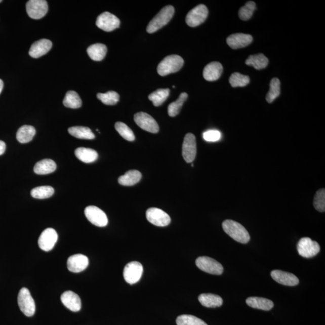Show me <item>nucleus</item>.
<instances>
[{
    "instance_id": "37",
    "label": "nucleus",
    "mask_w": 325,
    "mask_h": 325,
    "mask_svg": "<svg viewBox=\"0 0 325 325\" xmlns=\"http://www.w3.org/2000/svg\"><path fill=\"white\" fill-rule=\"evenodd\" d=\"M229 81L232 87H244L250 84V79L247 75L235 72L230 76Z\"/></svg>"
},
{
    "instance_id": "42",
    "label": "nucleus",
    "mask_w": 325,
    "mask_h": 325,
    "mask_svg": "<svg viewBox=\"0 0 325 325\" xmlns=\"http://www.w3.org/2000/svg\"><path fill=\"white\" fill-rule=\"evenodd\" d=\"M221 138V133L218 130H212L204 133L203 138L207 142H217Z\"/></svg>"
},
{
    "instance_id": "10",
    "label": "nucleus",
    "mask_w": 325,
    "mask_h": 325,
    "mask_svg": "<svg viewBox=\"0 0 325 325\" xmlns=\"http://www.w3.org/2000/svg\"><path fill=\"white\" fill-rule=\"evenodd\" d=\"M85 214L88 221L99 227H104L108 224L106 213L96 206H88L85 210Z\"/></svg>"
},
{
    "instance_id": "41",
    "label": "nucleus",
    "mask_w": 325,
    "mask_h": 325,
    "mask_svg": "<svg viewBox=\"0 0 325 325\" xmlns=\"http://www.w3.org/2000/svg\"><path fill=\"white\" fill-rule=\"evenodd\" d=\"M313 205L315 210L321 213L325 211V190H318L315 193Z\"/></svg>"
},
{
    "instance_id": "36",
    "label": "nucleus",
    "mask_w": 325,
    "mask_h": 325,
    "mask_svg": "<svg viewBox=\"0 0 325 325\" xmlns=\"http://www.w3.org/2000/svg\"><path fill=\"white\" fill-rule=\"evenodd\" d=\"M177 325H208L205 321L192 315L184 314L177 318Z\"/></svg>"
},
{
    "instance_id": "15",
    "label": "nucleus",
    "mask_w": 325,
    "mask_h": 325,
    "mask_svg": "<svg viewBox=\"0 0 325 325\" xmlns=\"http://www.w3.org/2000/svg\"><path fill=\"white\" fill-rule=\"evenodd\" d=\"M58 239V235L55 229L47 228L40 234L38 240V245L41 250L50 251L53 249Z\"/></svg>"
},
{
    "instance_id": "28",
    "label": "nucleus",
    "mask_w": 325,
    "mask_h": 325,
    "mask_svg": "<svg viewBox=\"0 0 325 325\" xmlns=\"http://www.w3.org/2000/svg\"><path fill=\"white\" fill-rule=\"evenodd\" d=\"M36 135V130L31 126H23L20 127L17 133V139L19 142L26 143L32 141Z\"/></svg>"
},
{
    "instance_id": "20",
    "label": "nucleus",
    "mask_w": 325,
    "mask_h": 325,
    "mask_svg": "<svg viewBox=\"0 0 325 325\" xmlns=\"http://www.w3.org/2000/svg\"><path fill=\"white\" fill-rule=\"evenodd\" d=\"M61 301L67 308L73 312H78L81 310L80 298L74 292L66 291L63 293L61 296Z\"/></svg>"
},
{
    "instance_id": "40",
    "label": "nucleus",
    "mask_w": 325,
    "mask_h": 325,
    "mask_svg": "<svg viewBox=\"0 0 325 325\" xmlns=\"http://www.w3.org/2000/svg\"><path fill=\"white\" fill-rule=\"evenodd\" d=\"M115 129L124 139L130 142L135 141V136L133 131L126 124L117 122L115 124Z\"/></svg>"
},
{
    "instance_id": "18",
    "label": "nucleus",
    "mask_w": 325,
    "mask_h": 325,
    "mask_svg": "<svg viewBox=\"0 0 325 325\" xmlns=\"http://www.w3.org/2000/svg\"><path fill=\"white\" fill-rule=\"evenodd\" d=\"M253 37L250 34L235 33L230 35L227 43L232 49H239L249 46L253 42Z\"/></svg>"
},
{
    "instance_id": "13",
    "label": "nucleus",
    "mask_w": 325,
    "mask_h": 325,
    "mask_svg": "<svg viewBox=\"0 0 325 325\" xmlns=\"http://www.w3.org/2000/svg\"><path fill=\"white\" fill-rule=\"evenodd\" d=\"M146 215L148 221L157 227H166L171 223L170 216L161 209H149L146 211Z\"/></svg>"
},
{
    "instance_id": "38",
    "label": "nucleus",
    "mask_w": 325,
    "mask_h": 325,
    "mask_svg": "<svg viewBox=\"0 0 325 325\" xmlns=\"http://www.w3.org/2000/svg\"><path fill=\"white\" fill-rule=\"evenodd\" d=\"M97 98L102 103L108 106L115 105L119 101V95L114 91H109L105 94H98Z\"/></svg>"
},
{
    "instance_id": "5",
    "label": "nucleus",
    "mask_w": 325,
    "mask_h": 325,
    "mask_svg": "<svg viewBox=\"0 0 325 325\" xmlns=\"http://www.w3.org/2000/svg\"><path fill=\"white\" fill-rule=\"evenodd\" d=\"M297 250L299 255L306 259H310L319 253L320 248L317 241L310 238L304 237L299 241Z\"/></svg>"
},
{
    "instance_id": "21",
    "label": "nucleus",
    "mask_w": 325,
    "mask_h": 325,
    "mask_svg": "<svg viewBox=\"0 0 325 325\" xmlns=\"http://www.w3.org/2000/svg\"><path fill=\"white\" fill-rule=\"evenodd\" d=\"M222 72L223 66L221 63L213 62L206 65L204 69L203 76L207 81H216L221 77Z\"/></svg>"
},
{
    "instance_id": "17",
    "label": "nucleus",
    "mask_w": 325,
    "mask_h": 325,
    "mask_svg": "<svg viewBox=\"0 0 325 325\" xmlns=\"http://www.w3.org/2000/svg\"><path fill=\"white\" fill-rule=\"evenodd\" d=\"M271 276L280 285L287 286H295L299 285V280L294 274L283 272L279 270H274L271 272Z\"/></svg>"
},
{
    "instance_id": "44",
    "label": "nucleus",
    "mask_w": 325,
    "mask_h": 325,
    "mask_svg": "<svg viewBox=\"0 0 325 325\" xmlns=\"http://www.w3.org/2000/svg\"><path fill=\"white\" fill-rule=\"evenodd\" d=\"M3 87H4V84H3V82L2 79H0V94L2 93V92L3 91Z\"/></svg>"
},
{
    "instance_id": "25",
    "label": "nucleus",
    "mask_w": 325,
    "mask_h": 325,
    "mask_svg": "<svg viewBox=\"0 0 325 325\" xmlns=\"http://www.w3.org/2000/svg\"><path fill=\"white\" fill-rule=\"evenodd\" d=\"M57 168L56 162L51 159L37 162L34 167V172L37 175H47L53 173Z\"/></svg>"
},
{
    "instance_id": "26",
    "label": "nucleus",
    "mask_w": 325,
    "mask_h": 325,
    "mask_svg": "<svg viewBox=\"0 0 325 325\" xmlns=\"http://www.w3.org/2000/svg\"><path fill=\"white\" fill-rule=\"evenodd\" d=\"M87 52L90 58L95 61H101L106 56L107 49L102 44H95L88 47Z\"/></svg>"
},
{
    "instance_id": "11",
    "label": "nucleus",
    "mask_w": 325,
    "mask_h": 325,
    "mask_svg": "<svg viewBox=\"0 0 325 325\" xmlns=\"http://www.w3.org/2000/svg\"><path fill=\"white\" fill-rule=\"evenodd\" d=\"M96 25L100 29L108 32L119 27L120 20L115 15L110 12H105L98 16Z\"/></svg>"
},
{
    "instance_id": "16",
    "label": "nucleus",
    "mask_w": 325,
    "mask_h": 325,
    "mask_svg": "<svg viewBox=\"0 0 325 325\" xmlns=\"http://www.w3.org/2000/svg\"><path fill=\"white\" fill-rule=\"evenodd\" d=\"M89 265L88 258L85 255H73L67 261V267L70 272L79 273L87 268Z\"/></svg>"
},
{
    "instance_id": "7",
    "label": "nucleus",
    "mask_w": 325,
    "mask_h": 325,
    "mask_svg": "<svg viewBox=\"0 0 325 325\" xmlns=\"http://www.w3.org/2000/svg\"><path fill=\"white\" fill-rule=\"evenodd\" d=\"M208 14V9L205 5L197 6L188 13L186 18V23L190 27L198 26L206 20Z\"/></svg>"
},
{
    "instance_id": "9",
    "label": "nucleus",
    "mask_w": 325,
    "mask_h": 325,
    "mask_svg": "<svg viewBox=\"0 0 325 325\" xmlns=\"http://www.w3.org/2000/svg\"><path fill=\"white\" fill-rule=\"evenodd\" d=\"M143 268L141 263L132 261L127 264L124 269V278L130 285H134L140 281L142 276Z\"/></svg>"
},
{
    "instance_id": "22",
    "label": "nucleus",
    "mask_w": 325,
    "mask_h": 325,
    "mask_svg": "<svg viewBox=\"0 0 325 325\" xmlns=\"http://www.w3.org/2000/svg\"><path fill=\"white\" fill-rule=\"evenodd\" d=\"M198 300L204 307L207 308L220 307L223 304V299L221 296L212 293H203L200 295Z\"/></svg>"
},
{
    "instance_id": "32",
    "label": "nucleus",
    "mask_w": 325,
    "mask_h": 325,
    "mask_svg": "<svg viewBox=\"0 0 325 325\" xmlns=\"http://www.w3.org/2000/svg\"><path fill=\"white\" fill-rule=\"evenodd\" d=\"M63 103L66 107L78 108L81 107L82 101L80 97L76 92L70 91L67 92Z\"/></svg>"
},
{
    "instance_id": "24",
    "label": "nucleus",
    "mask_w": 325,
    "mask_h": 325,
    "mask_svg": "<svg viewBox=\"0 0 325 325\" xmlns=\"http://www.w3.org/2000/svg\"><path fill=\"white\" fill-rule=\"evenodd\" d=\"M247 304L251 308L259 309L264 311H269L273 307L272 301L263 298L250 297L246 301Z\"/></svg>"
},
{
    "instance_id": "34",
    "label": "nucleus",
    "mask_w": 325,
    "mask_h": 325,
    "mask_svg": "<svg viewBox=\"0 0 325 325\" xmlns=\"http://www.w3.org/2000/svg\"><path fill=\"white\" fill-rule=\"evenodd\" d=\"M54 193V189L52 187L49 186H39L34 188L31 191V195L36 199H47L52 196Z\"/></svg>"
},
{
    "instance_id": "14",
    "label": "nucleus",
    "mask_w": 325,
    "mask_h": 325,
    "mask_svg": "<svg viewBox=\"0 0 325 325\" xmlns=\"http://www.w3.org/2000/svg\"><path fill=\"white\" fill-rule=\"evenodd\" d=\"M182 155L187 162H192L196 155V142L195 136L188 133L185 136L182 147Z\"/></svg>"
},
{
    "instance_id": "23",
    "label": "nucleus",
    "mask_w": 325,
    "mask_h": 325,
    "mask_svg": "<svg viewBox=\"0 0 325 325\" xmlns=\"http://www.w3.org/2000/svg\"><path fill=\"white\" fill-rule=\"evenodd\" d=\"M75 155L79 160L86 164L94 162L98 157V153L94 149L84 147L76 149Z\"/></svg>"
},
{
    "instance_id": "30",
    "label": "nucleus",
    "mask_w": 325,
    "mask_h": 325,
    "mask_svg": "<svg viewBox=\"0 0 325 325\" xmlns=\"http://www.w3.org/2000/svg\"><path fill=\"white\" fill-rule=\"evenodd\" d=\"M70 135L75 137L76 138L81 139H94L95 135L92 130L86 127H72L68 129Z\"/></svg>"
},
{
    "instance_id": "27",
    "label": "nucleus",
    "mask_w": 325,
    "mask_h": 325,
    "mask_svg": "<svg viewBox=\"0 0 325 325\" xmlns=\"http://www.w3.org/2000/svg\"><path fill=\"white\" fill-rule=\"evenodd\" d=\"M142 174L139 171L131 170L120 176L118 178V182L120 185L125 186H132L138 183L141 180Z\"/></svg>"
},
{
    "instance_id": "3",
    "label": "nucleus",
    "mask_w": 325,
    "mask_h": 325,
    "mask_svg": "<svg viewBox=\"0 0 325 325\" xmlns=\"http://www.w3.org/2000/svg\"><path fill=\"white\" fill-rule=\"evenodd\" d=\"M183 65L184 60L182 57L178 55L168 56L159 63L157 72L161 76H166L180 71Z\"/></svg>"
},
{
    "instance_id": "31",
    "label": "nucleus",
    "mask_w": 325,
    "mask_h": 325,
    "mask_svg": "<svg viewBox=\"0 0 325 325\" xmlns=\"http://www.w3.org/2000/svg\"><path fill=\"white\" fill-rule=\"evenodd\" d=\"M170 90L169 89H159L149 95V100L152 102L155 107L161 106L167 100L170 95Z\"/></svg>"
},
{
    "instance_id": "29",
    "label": "nucleus",
    "mask_w": 325,
    "mask_h": 325,
    "mask_svg": "<svg viewBox=\"0 0 325 325\" xmlns=\"http://www.w3.org/2000/svg\"><path fill=\"white\" fill-rule=\"evenodd\" d=\"M245 63L248 66H253L255 69L260 70L266 68L268 65L269 60L264 54H259L250 56Z\"/></svg>"
},
{
    "instance_id": "4",
    "label": "nucleus",
    "mask_w": 325,
    "mask_h": 325,
    "mask_svg": "<svg viewBox=\"0 0 325 325\" xmlns=\"http://www.w3.org/2000/svg\"><path fill=\"white\" fill-rule=\"evenodd\" d=\"M18 303L20 310L27 317H31L36 311V305L30 292L27 288H22L18 296Z\"/></svg>"
},
{
    "instance_id": "12",
    "label": "nucleus",
    "mask_w": 325,
    "mask_h": 325,
    "mask_svg": "<svg viewBox=\"0 0 325 325\" xmlns=\"http://www.w3.org/2000/svg\"><path fill=\"white\" fill-rule=\"evenodd\" d=\"M137 125L143 130L151 133H157L159 132V126L156 120L148 113L139 112L134 117Z\"/></svg>"
},
{
    "instance_id": "2",
    "label": "nucleus",
    "mask_w": 325,
    "mask_h": 325,
    "mask_svg": "<svg viewBox=\"0 0 325 325\" xmlns=\"http://www.w3.org/2000/svg\"><path fill=\"white\" fill-rule=\"evenodd\" d=\"M174 12L175 9L173 6H165L149 22L146 28L147 32L153 33L164 27L173 18Z\"/></svg>"
},
{
    "instance_id": "39",
    "label": "nucleus",
    "mask_w": 325,
    "mask_h": 325,
    "mask_svg": "<svg viewBox=\"0 0 325 325\" xmlns=\"http://www.w3.org/2000/svg\"><path fill=\"white\" fill-rule=\"evenodd\" d=\"M256 5L254 2H248L239 10V17L243 21H248L253 17L254 12L256 11Z\"/></svg>"
},
{
    "instance_id": "8",
    "label": "nucleus",
    "mask_w": 325,
    "mask_h": 325,
    "mask_svg": "<svg viewBox=\"0 0 325 325\" xmlns=\"http://www.w3.org/2000/svg\"><path fill=\"white\" fill-rule=\"evenodd\" d=\"M49 6L45 0H30L26 4V11L29 17L39 20L47 14Z\"/></svg>"
},
{
    "instance_id": "43",
    "label": "nucleus",
    "mask_w": 325,
    "mask_h": 325,
    "mask_svg": "<svg viewBox=\"0 0 325 325\" xmlns=\"http://www.w3.org/2000/svg\"><path fill=\"white\" fill-rule=\"evenodd\" d=\"M6 148V146L5 143L2 141H0V155L4 154Z\"/></svg>"
},
{
    "instance_id": "35",
    "label": "nucleus",
    "mask_w": 325,
    "mask_h": 325,
    "mask_svg": "<svg viewBox=\"0 0 325 325\" xmlns=\"http://www.w3.org/2000/svg\"><path fill=\"white\" fill-rule=\"evenodd\" d=\"M280 83L279 79L277 78H273L270 83V89L266 96V100L269 103L272 102L278 98L280 95Z\"/></svg>"
},
{
    "instance_id": "6",
    "label": "nucleus",
    "mask_w": 325,
    "mask_h": 325,
    "mask_svg": "<svg viewBox=\"0 0 325 325\" xmlns=\"http://www.w3.org/2000/svg\"><path fill=\"white\" fill-rule=\"evenodd\" d=\"M196 265L200 270L212 275H221L224 272L222 264L209 257L197 258Z\"/></svg>"
},
{
    "instance_id": "33",
    "label": "nucleus",
    "mask_w": 325,
    "mask_h": 325,
    "mask_svg": "<svg viewBox=\"0 0 325 325\" xmlns=\"http://www.w3.org/2000/svg\"><path fill=\"white\" fill-rule=\"evenodd\" d=\"M187 97V94L184 92V93L180 94L179 98L177 99V101L169 105L168 108L169 115L171 117L178 115L180 113L181 107L183 106L184 102L186 101Z\"/></svg>"
},
{
    "instance_id": "1",
    "label": "nucleus",
    "mask_w": 325,
    "mask_h": 325,
    "mask_svg": "<svg viewBox=\"0 0 325 325\" xmlns=\"http://www.w3.org/2000/svg\"><path fill=\"white\" fill-rule=\"evenodd\" d=\"M224 231L234 240L246 244L250 240V235L246 228L232 220H226L222 224Z\"/></svg>"
},
{
    "instance_id": "45",
    "label": "nucleus",
    "mask_w": 325,
    "mask_h": 325,
    "mask_svg": "<svg viewBox=\"0 0 325 325\" xmlns=\"http://www.w3.org/2000/svg\"><path fill=\"white\" fill-rule=\"evenodd\" d=\"M2 0H0V3H2Z\"/></svg>"
},
{
    "instance_id": "19",
    "label": "nucleus",
    "mask_w": 325,
    "mask_h": 325,
    "mask_svg": "<svg viewBox=\"0 0 325 325\" xmlns=\"http://www.w3.org/2000/svg\"><path fill=\"white\" fill-rule=\"evenodd\" d=\"M52 43L49 39H40L36 41L30 47L29 55L33 58L37 59L49 52L52 49Z\"/></svg>"
}]
</instances>
